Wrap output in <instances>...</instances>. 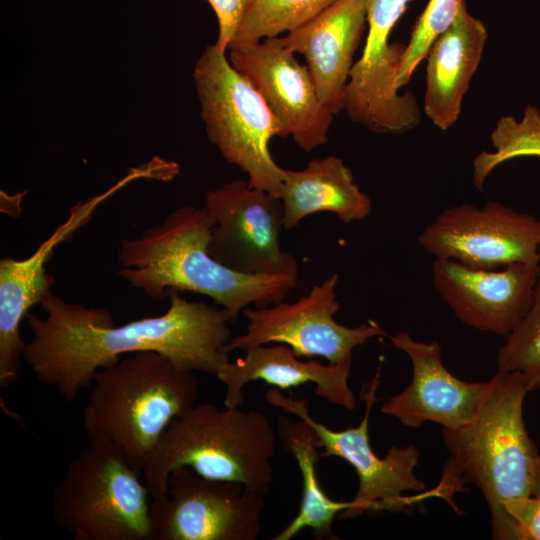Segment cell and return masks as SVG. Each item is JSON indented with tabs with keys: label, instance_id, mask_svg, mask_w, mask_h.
<instances>
[{
	"label": "cell",
	"instance_id": "6da1fadb",
	"mask_svg": "<svg viewBox=\"0 0 540 540\" xmlns=\"http://www.w3.org/2000/svg\"><path fill=\"white\" fill-rule=\"evenodd\" d=\"M166 296L164 314L114 326L106 309L52 294L40 304L45 319L31 312L25 317L33 338L23 359L40 383L55 387L68 402L127 353L156 351L179 369L216 375L230 361L224 351L231 339L229 315L217 304L188 301L175 289Z\"/></svg>",
	"mask_w": 540,
	"mask_h": 540
},
{
	"label": "cell",
	"instance_id": "7a4b0ae2",
	"mask_svg": "<svg viewBox=\"0 0 540 540\" xmlns=\"http://www.w3.org/2000/svg\"><path fill=\"white\" fill-rule=\"evenodd\" d=\"M214 225L205 207L175 209L161 226L122 240L118 274L158 301L167 298V289L208 296L231 322L250 305L264 308L284 301L298 276L244 274L216 261L208 251Z\"/></svg>",
	"mask_w": 540,
	"mask_h": 540
},
{
	"label": "cell",
	"instance_id": "3957f363",
	"mask_svg": "<svg viewBox=\"0 0 540 540\" xmlns=\"http://www.w3.org/2000/svg\"><path fill=\"white\" fill-rule=\"evenodd\" d=\"M489 381L473 419L458 429L443 428L449 458L434 488L457 509L454 494L466 484L477 486L490 508L493 538L516 540L504 503L531 495L539 455L523 418L529 390L519 372L497 371Z\"/></svg>",
	"mask_w": 540,
	"mask_h": 540
},
{
	"label": "cell",
	"instance_id": "277c9868",
	"mask_svg": "<svg viewBox=\"0 0 540 540\" xmlns=\"http://www.w3.org/2000/svg\"><path fill=\"white\" fill-rule=\"evenodd\" d=\"M198 381L156 351H140L100 369L83 426L91 444H107L142 472L170 423L195 405Z\"/></svg>",
	"mask_w": 540,
	"mask_h": 540
},
{
	"label": "cell",
	"instance_id": "5b68a950",
	"mask_svg": "<svg viewBox=\"0 0 540 540\" xmlns=\"http://www.w3.org/2000/svg\"><path fill=\"white\" fill-rule=\"evenodd\" d=\"M275 441L272 425L259 411L193 405L162 434L142 471L144 482L155 498L166 492L172 471L189 467L202 477L237 482L266 496Z\"/></svg>",
	"mask_w": 540,
	"mask_h": 540
},
{
	"label": "cell",
	"instance_id": "8992f818",
	"mask_svg": "<svg viewBox=\"0 0 540 540\" xmlns=\"http://www.w3.org/2000/svg\"><path fill=\"white\" fill-rule=\"evenodd\" d=\"M193 80L209 141L252 188L279 198L286 169L273 160L269 142L282 129L263 97L215 44L200 55Z\"/></svg>",
	"mask_w": 540,
	"mask_h": 540
},
{
	"label": "cell",
	"instance_id": "52a82bcc",
	"mask_svg": "<svg viewBox=\"0 0 540 540\" xmlns=\"http://www.w3.org/2000/svg\"><path fill=\"white\" fill-rule=\"evenodd\" d=\"M139 474L112 446L89 443L53 491L56 524L75 540H150V494Z\"/></svg>",
	"mask_w": 540,
	"mask_h": 540
},
{
	"label": "cell",
	"instance_id": "ba28073f",
	"mask_svg": "<svg viewBox=\"0 0 540 540\" xmlns=\"http://www.w3.org/2000/svg\"><path fill=\"white\" fill-rule=\"evenodd\" d=\"M378 383L379 377L376 375L362 391L365 413L359 425L339 431L318 422L311 415L307 400L294 399L277 388H271L265 394L268 404L297 416L313 428L317 445L323 449L321 457L342 458L355 469L359 480L358 489L350 500L349 508L339 514L341 519L357 517L366 512H399L426 498L438 497L435 488L416 496L404 495L405 492L420 493L425 490V484L414 471L420 455L417 447L392 446L383 457L373 451L368 428Z\"/></svg>",
	"mask_w": 540,
	"mask_h": 540
},
{
	"label": "cell",
	"instance_id": "9c48e42d",
	"mask_svg": "<svg viewBox=\"0 0 540 540\" xmlns=\"http://www.w3.org/2000/svg\"><path fill=\"white\" fill-rule=\"evenodd\" d=\"M265 496L180 468L150 503V540H255Z\"/></svg>",
	"mask_w": 540,
	"mask_h": 540
},
{
	"label": "cell",
	"instance_id": "30bf717a",
	"mask_svg": "<svg viewBox=\"0 0 540 540\" xmlns=\"http://www.w3.org/2000/svg\"><path fill=\"white\" fill-rule=\"evenodd\" d=\"M338 274L293 303L284 301L264 308L243 310L248 325L244 334L233 337L224 351H246L258 345L285 344L299 357L319 356L330 364L352 363V351L374 337L389 335L374 320L356 327L336 322L340 305L336 297Z\"/></svg>",
	"mask_w": 540,
	"mask_h": 540
},
{
	"label": "cell",
	"instance_id": "8fae6325",
	"mask_svg": "<svg viewBox=\"0 0 540 540\" xmlns=\"http://www.w3.org/2000/svg\"><path fill=\"white\" fill-rule=\"evenodd\" d=\"M435 259L496 270L513 263L539 265L540 220L496 201L444 209L418 236Z\"/></svg>",
	"mask_w": 540,
	"mask_h": 540
},
{
	"label": "cell",
	"instance_id": "7c38bea8",
	"mask_svg": "<svg viewBox=\"0 0 540 540\" xmlns=\"http://www.w3.org/2000/svg\"><path fill=\"white\" fill-rule=\"evenodd\" d=\"M204 207L215 220L208 251L216 261L244 274L298 276L296 259L280 247V198L239 179L207 191Z\"/></svg>",
	"mask_w": 540,
	"mask_h": 540
},
{
	"label": "cell",
	"instance_id": "4fadbf2b",
	"mask_svg": "<svg viewBox=\"0 0 540 540\" xmlns=\"http://www.w3.org/2000/svg\"><path fill=\"white\" fill-rule=\"evenodd\" d=\"M414 0H368L366 44L353 64L347 83L348 117L376 133L402 134L421 118L413 93H399L396 78L406 44L388 43L389 36Z\"/></svg>",
	"mask_w": 540,
	"mask_h": 540
},
{
	"label": "cell",
	"instance_id": "5bb4252c",
	"mask_svg": "<svg viewBox=\"0 0 540 540\" xmlns=\"http://www.w3.org/2000/svg\"><path fill=\"white\" fill-rule=\"evenodd\" d=\"M233 68L263 97L282 129L304 151L325 144L334 114L319 100L307 66L277 37L257 43H231Z\"/></svg>",
	"mask_w": 540,
	"mask_h": 540
},
{
	"label": "cell",
	"instance_id": "9a60e30c",
	"mask_svg": "<svg viewBox=\"0 0 540 540\" xmlns=\"http://www.w3.org/2000/svg\"><path fill=\"white\" fill-rule=\"evenodd\" d=\"M539 270V265L525 263L479 270L435 259L432 282L462 323L506 337L532 305Z\"/></svg>",
	"mask_w": 540,
	"mask_h": 540
},
{
	"label": "cell",
	"instance_id": "2e32d148",
	"mask_svg": "<svg viewBox=\"0 0 540 540\" xmlns=\"http://www.w3.org/2000/svg\"><path fill=\"white\" fill-rule=\"evenodd\" d=\"M127 182L124 178L105 193L77 203L71 208L68 219L28 258L0 260L1 388H7L20 375L26 347L20 333L22 319L32 306L41 304L53 294L54 277L46 272L45 264L52 258L57 245L70 240L91 219L98 206Z\"/></svg>",
	"mask_w": 540,
	"mask_h": 540
},
{
	"label": "cell",
	"instance_id": "e0dca14e",
	"mask_svg": "<svg viewBox=\"0 0 540 540\" xmlns=\"http://www.w3.org/2000/svg\"><path fill=\"white\" fill-rule=\"evenodd\" d=\"M388 338L394 347L408 355L413 375L411 383L390 397L381 412L411 428L428 421L450 430L468 424L481 405L490 381L466 382L451 374L442 362L437 341H417L406 332Z\"/></svg>",
	"mask_w": 540,
	"mask_h": 540
},
{
	"label": "cell",
	"instance_id": "ac0fdd59",
	"mask_svg": "<svg viewBox=\"0 0 540 540\" xmlns=\"http://www.w3.org/2000/svg\"><path fill=\"white\" fill-rule=\"evenodd\" d=\"M368 0H336L320 14L278 37L305 57L321 103L334 115L345 109L353 56L367 24Z\"/></svg>",
	"mask_w": 540,
	"mask_h": 540
},
{
	"label": "cell",
	"instance_id": "d6986e66",
	"mask_svg": "<svg viewBox=\"0 0 540 540\" xmlns=\"http://www.w3.org/2000/svg\"><path fill=\"white\" fill-rule=\"evenodd\" d=\"M245 352L244 357L227 362L216 374L225 384L224 406L227 408H239L244 397L243 387L255 380H263L282 390L312 383L315 394L328 402L347 410L356 406V397L348 384L351 363L304 361L290 346L277 343L254 346Z\"/></svg>",
	"mask_w": 540,
	"mask_h": 540
},
{
	"label": "cell",
	"instance_id": "ffe728a7",
	"mask_svg": "<svg viewBox=\"0 0 540 540\" xmlns=\"http://www.w3.org/2000/svg\"><path fill=\"white\" fill-rule=\"evenodd\" d=\"M487 36L484 24L464 2L454 23L429 48L424 112L439 129L447 130L457 122Z\"/></svg>",
	"mask_w": 540,
	"mask_h": 540
},
{
	"label": "cell",
	"instance_id": "44dd1931",
	"mask_svg": "<svg viewBox=\"0 0 540 540\" xmlns=\"http://www.w3.org/2000/svg\"><path fill=\"white\" fill-rule=\"evenodd\" d=\"M279 198L286 230L317 212L328 211L351 223L367 218L372 210L371 199L355 183L352 171L334 155L313 159L300 171L285 170Z\"/></svg>",
	"mask_w": 540,
	"mask_h": 540
},
{
	"label": "cell",
	"instance_id": "7402d4cb",
	"mask_svg": "<svg viewBox=\"0 0 540 540\" xmlns=\"http://www.w3.org/2000/svg\"><path fill=\"white\" fill-rule=\"evenodd\" d=\"M277 435L283 449L291 454L302 476V497L295 518L273 540H290L306 528L312 530L315 539H335L332 525L335 517L349 508L350 501L332 500L322 489L317 476V463L321 457L317 436L305 421H291L279 417Z\"/></svg>",
	"mask_w": 540,
	"mask_h": 540
},
{
	"label": "cell",
	"instance_id": "603a6c76",
	"mask_svg": "<svg viewBox=\"0 0 540 540\" xmlns=\"http://www.w3.org/2000/svg\"><path fill=\"white\" fill-rule=\"evenodd\" d=\"M335 1L251 0L231 43H257L263 38L291 32L320 14Z\"/></svg>",
	"mask_w": 540,
	"mask_h": 540
},
{
	"label": "cell",
	"instance_id": "cb8c5ba5",
	"mask_svg": "<svg viewBox=\"0 0 540 540\" xmlns=\"http://www.w3.org/2000/svg\"><path fill=\"white\" fill-rule=\"evenodd\" d=\"M494 152L483 151L473 161V183L481 190L485 179L505 161L526 157H540V112L528 105L521 121L513 116L501 117L491 134Z\"/></svg>",
	"mask_w": 540,
	"mask_h": 540
},
{
	"label": "cell",
	"instance_id": "d4e9b609",
	"mask_svg": "<svg viewBox=\"0 0 540 540\" xmlns=\"http://www.w3.org/2000/svg\"><path fill=\"white\" fill-rule=\"evenodd\" d=\"M505 338L496 358L498 371L519 372L529 392L540 389V279L530 309Z\"/></svg>",
	"mask_w": 540,
	"mask_h": 540
},
{
	"label": "cell",
	"instance_id": "484cf974",
	"mask_svg": "<svg viewBox=\"0 0 540 540\" xmlns=\"http://www.w3.org/2000/svg\"><path fill=\"white\" fill-rule=\"evenodd\" d=\"M465 0H429L415 22L396 78L400 89L408 84L429 48L456 20Z\"/></svg>",
	"mask_w": 540,
	"mask_h": 540
},
{
	"label": "cell",
	"instance_id": "4316f807",
	"mask_svg": "<svg viewBox=\"0 0 540 540\" xmlns=\"http://www.w3.org/2000/svg\"><path fill=\"white\" fill-rule=\"evenodd\" d=\"M504 508L515 525L516 540H540V495L509 499Z\"/></svg>",
	"mask_w": 540,
	"mask_h": 540
},
{
	"label": "cell",
	"instance_id": "83f0119b",
	"mask_svg": "<svg viewBox=\"0 0 540 540\" xmlns=\"http://www.w3.org/2000/svg\"><path fill=\"white\" fill-rule=\"evenodd\" d=\"M213 9L218 21V37L215 45L227 52L234 40L245 11L251 0H203Z\"/></svg>",
	"mask_w": 540,
	"mask_h": 540
},
{
	"label": "cell",
	"instance_id": "f1b7e54d",
	"mask_svg": "<svg viewBox=\"0 0 540 540\" xmlns=\"http://www.w3.org/2000/svg\"><path fill=\"white\" fill-rule=\"evenodd\" d=\"M531 495H540V454L537 456Z\"/></svg>",
	"mask_w": 540,
	"mask_h": 540
},
{
	"label": "cell",
	"instance_id": "f546056e",
	"mask_svg": "<svg viewBox=\"0 0 540 540\" xmlns=\"http://www.w3.org/2000/svg\"><path fill=\"white\" fill-rule=\"evenodd\" d=\"M540 248V247H539ZM539 279H540V270H539Z\"/></svg>",
	"mask_w": 540,
	"mask_h": 540
}]
</instances>
